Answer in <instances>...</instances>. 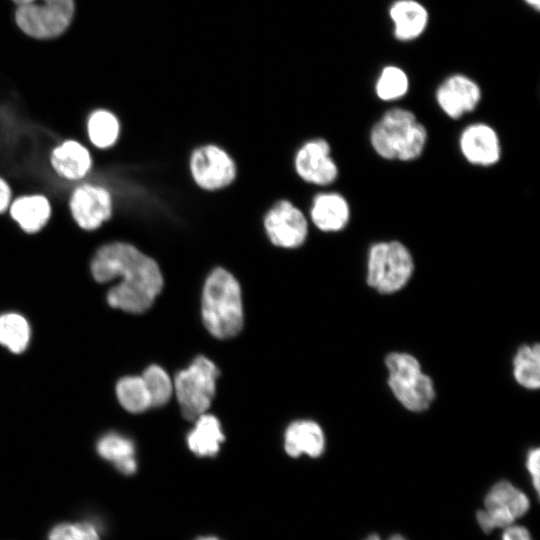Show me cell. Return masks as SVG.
I'll return each mask as SVG.
<instances>
[{
  "mask_svg": "<svg viewBox=\"0 0 540 540\" xmlns=\"http://www.w3.org/2000/svg\"><path fill=\"white\" fill-rule=\"evenodd\" d=\"M195 540H220V539L215 536H201Z\"/></svg>",
  "mask_w": 540,
  "mask_h": 540,
  "instance_id": "34",
  "label": "cell"
},
{
  "mask_svg": "<svg viewBox=\"0 0 540 540\" xmlns=\"http://www.w3.org/2000/svg\"><path fill=\"white\" fill-rule=\"evenodd\" d=\"M284 447L291 457H298L302 454L319 457L325 448L324 433L316 422L295 421L286 429Z\"/></svg>",
  "mask_w": 540,
  "mask_h": 540,
  "instance_id": "16",
  "label": "cell"
},
{
  "mask_svg": "<svg viewBox=\"0 0 540 540\" xmlns=\"http://www.w3.org/2000/svg\"><path fill=\"white\" fill-rule=\"evenodd\" d=\"M267 240L276 248H300L308 237V221L299 207L288 199L276 201L263 218Z\"/></svg>",
  "mask_w": 540,
  "mask_h": 540,
  "instance_id": "9",
  "label": "cell"
},
{
  "mask_svg": "<svg viewBox=\"0 0 540 540\" xmlns=\"http://www.w3.org/2000/svg\"><path fill=\"white\" fill-rule=\"evenodd\" d=\"M189 172L200 189L215 192L234 183L238 168L225 149L209 143L192 151L189 157Z\"/></svg>",
  "mask_w": 540,
  "mask_h": 540,
  "instance_id": "8",
  "label": "cell"
},
{
  "mask_svg": "<svg viewBox=\"0 0 540 540\" xmlns=\"http://www.w3.org/2000/svg\"><path fill=\"white\" fill-rule=\"evenodd\" d=\"M310 218L322 232L341 231L349 222V204L339 193H319L312 201Z\"/></svg>",
  "mask_w": 540,
  "mask_h": 540,
  "instance_id": "15",
  "label": "cell"
},
{
  "mask_svg": "<svg viewBox=\"0 0 540 540\" xmlns=\"http://www.w3.org/2000/svg\"><path fill=\"white\" fill-rule=\"evenodd\" d=\"M10 213L25 232L35 233L47 223L51 207L42 195L22 196L12 203Z\"/></svg>",
  "mask_w": 540,
  "mask_h": 540,
  "instance_id": "19",
  "label": "cell"
},
{
  "mask_svg": "<svg viewBox=\"0 0 540 540\" xmlns=\"http://www.w3.org/2000/svg\"><path fill=\"white\" fill-rule=\"evenodd\" d=\"M294 168L303 181L320 186L333 183L338 176L330 145L322 138L302 144L295 154Z\"/></svg>",
  "mask_w": 540,
  "mask_h": 540,
  "instance_id": "10",
  "label": "cell"
},
{
  "mask_svg": "<svg viewBox=\"0 0 540 540\" xmlns=\"http://www.w3.org/2000/svg\"><path fill=\"white\" fill-rule=\"evenodd\" d=\"M48 540H100L96 527L89 522L61 523L52 528Z\"/></svg>",
  "mask_w": 540,
  "mask_h": 540,
  "instance_id": "28",
  "label": "cell"
},
{
  "mask_svg": "<svg viewBox=\"0 0 540 540\" xmlns=\"http://www.w3.org/2000/svg\"><path fill=\"white\" fill-rule=\"evenodd\" d=\"M116 395L122 407L131 413H140L151 407L150 396L141 376L120 379L116 385Z\"/></svg>",
  "mask_w": 540,
  "mask_h": 540,
  "instance_id": "24",
  "label": "cell"
},
{
  "mask_svg": "<svg viewBox=\"0 0 540 540\" xmlns=\"http://www.w3.org/2000/svg\"><path fill=\"white\" fill-rule=\"evenodd\" d=\"M502 540H532V538L527 528L512 524L504 529Z\"/></svg>",
  "mask_w": 540,
  "mask_h": 540,
  "instance_id": "31",
  "label": "cell"
},
{
  "mask_svg": "<svg viewBox=\"0 0 540 540\" xmlns=\"http://www.w3.org/2000/svg\"><path fill=\"white\" fill-rule=\"evenodd\" d=\"M477 522L485 533L494 529H505L514 524L516 518L509 512L498 508H484L476 514Z\"/></svg>",
  "mask_w": 540,
  "mask_h": 540,
  "instance_id": "29",
  "label": "cell"
},
{
  "mask_svg": "<svg viewBox=\"0 0 540 540\" xmlns=\"http://www.w3.org/2000/svg\"><path fill=\"white\" fill-rule=\"evenodd\" d=\"M388 540H407L404 536L399 534L392 535Z\"/></svg>",
  "mask_w": 540,
  "mask_h": 540,
  "instance_id": "35",
  "label": "cell"
},
{
  "mask_svg": "<svg viewBox=\"0 0 540 540\" xmlns=\"http://www.w3.org/2000/svg\"><path fill=\"white\" fill-rule=\"evenodd\" d=\"M485 508H498L511 513L516 519L527 513L530 501L527 495L512 485L502 480L495 483L484 499Z\"/></svg>",
  "mask_w": 540,
  "mask_h": 540,
  "instance_id": "21",
  "label": "cell"
},
{
  "mask_svg": "<svg viewBox=\"0 0 540 540\" xmlns=\"http://www.w3.org/2000/svg\"><path fill=\"white\" fill-rule=\"evenodd\" d=\"M141 377L149 393L151 406H162L169 401L174 388L169 375L163 368L151 365Z\"/></svg>",
  "mask_w": 540,
  "mask_h": 540,
  "instance_id": "27",
  "label": "cell"
},
{
  "mask_svg": "<svg viewBox=\"0 0 540 540\" xmlns=\"http://www.w3.org/2000/svg\"><path fill=\"white\" fill-rule=\"evenodd\" d=\"M528 6L532 7L536 11L540 8V0H523Z\"/></svg>",
  "mask_w": 540,
  "mask_h": 540,
  "instance_id": "33",
  "label": "cell"
},
{
  "mask_svg": "<svg viewBox=\"0 0 540 540\" xmlns=\"http://www.w3.org/2000/svg\"><path fill=\"white\" fill-rule=\"evenodd\" d=\"M97 451L121 473L131 475L136 472L135 446L131 439L118 433H108L98 441Z\"/></svg>",
  "mask_w": 540,
  "mask_h": 540,
  "instance_id": "20",
  "label": "cell"
},
{
  "mask_svg": "<svg viewBox=\"0 0 540 540\" xmlns=\"http://www.w3.org/2000/svg\"><path fill=\"white\" fill-rule=\"evenodd\" d=\"M70 209L73 218L82 229L94 230L110 218L111 196L103 187L84 184L73 192Z\"/></svg>",
  "mask_w": 540,
  "mask_h": 540,
  "instance_id": "11",
  "label": "cell"
},
{
  "mask_svg": "<svg viewBox=\"0 0 540 540\" xmlns=\"http://www.w3.org/2000/svg\"><path fill=\"white\" fill-rule=\"evenodd\" d=\"M119 122L114 114L97 110L88 120V134L91 142L99 148L112 146L119 135Z\"/></svg>",
  "mask_w": 540,
  "mask_h": 540,
  "instance_id": "25",
  "label": "cell"
},
{
  "mask_svg": "<svg viewBox=\"0 0 540 540\" xmlns=\"http://www.w3.org/2000/svg\"><path fill=\"white\" fill-rule=\"evenodd\" d=\"M30 327L27 320L17 313L0 315V344L13 353L23 352L29 343Z\"/></svg>",
  "mask_w": 540,
  "mask_h": 540,
  "instance_id": "23",
  "label": "cell"
},
{
  "mask_svg": "<svg viewBox=\"0 0 540 540\" xmlns=\"http://www.w3.org/2000/svg\"><path fill=\"white\" fill-rule=\"evenodd\" d=\"M413 258L398 241L379 242L371 246L367 260V284L382 294L402 289L412 276Z\"/></svg>",
  "mask_w": 540,
  "mask_h": 540,
  "instance_id": "4",
  "label": "cell"
},
{
  "mask_svg": "<svg viewBox=\"0 0 540 540\" xmlns=\"http://www.w3.org/2000/svg\"><path fill=\"white\" fill-rule=\"evenodd\" d=\"M16 22L27 35L46 39L60 35L69 26L74 0H13Z\"/></svg>",
  "mask_w": 540,
  "mask_h": 540,
  "instance_id": "7",
  "label": "cell"
},
{
  "mask_svg": "<svg viewBox=\"0 0 540 540\" xmlns=\"http://www.w3.org/2000/svg\"><path fill=\"white\" fill-rule=\"evenodd\" d=\"M224 439L220 421L214 415L204 413L195 419V425L187 435V444L195 455L212 457L219 452Z\"/></svg>",
  "mask_w": 540,
  "mask_h": 540,
  "instance_id": "18",
  "label": "cell"
},
{
  "mask_svg": "<svg viewBox=\"0 0 540 540\" xmlns=\"http://www.w3.org/2000/svg\"><path fill=\"white\" fill-rule=\"evenodd\" d=\"M480 99L479 85L463 74L449 76L436 90V101L439 107L452 119H458L463 114L473 111Z\"/></svg>",
  "mask_w": 540,
  "mask_h": 540,
  "instance_id": "12",
  "label": "cell"
},
{
  "mask_svg": "<svg viewBox=\"0 0 540 540\" xmlns=\"http://www.w3.org/2000/svg\"><path fill=\"white\" fill-rule=\"evenodd\" d=\"M364 540H381L377 534H370Z\"/></svg>",
  "mask_w": 540,
  "mask_h": 540,
  "instance_id": "36",
  "label": "cell"
},
{
  "mask_svg": "<svg viewBox=\"0 0 540 540\" xmlns=\"http://www.w3.org/2000/svg\"><path fill=\"white\" fill-rule=\"evenodd\" d=\"M427 141V130L413 112L392 108L371 129L370 142L384 159L411 161L418 158Z\"/></svg>",
  "mask_w": 540,
  "mask_h": 540,
  "instance_id": "3",
  "label": "cell"
},
{
  "mask_svg": "<svg viewBox=\"0 0 540 540\" xmlns=\"http://www.w3.org/2000/svg\"><path fill=\"white\" fill-rule=\"evenodd\" d=\"M218 375L215 364L204 356L196 357L188 368L176 375L173 388L186 419L195 420L206 413L215 394Z\"/></svg>",
  "mask_w": 540,
  "mask_h": 540,
  "instance_id": "6",
  "label": "cell"
},
{
  "mask_svg": "<svg viewBox=\"0 0 540 540\" xmlns=\"http://www.w3.org/2000/svg\"><path fill=\"white\" fill-rule=\"evenodd\" d=\"M459 144L463 156L472 164L491 166L500 159L498 135L492 127L484 123L467 126L461 133Z\"/></svg>",
  "mask_w": 540,
  "mask_h": 540,
  "instance_id": "13",
  "label": "cell"
},
{
  "mask_svg": "<svg viewBox=\"0 0 540 540\" xmlns=\"http://www.w3.org/2000/svg\"><path fill=\"white\" fill-rule=\"evenodd\" d=\"M51 164L64 178L76 180L90 170L92 160L89 151L74 140H67L52 151Z\"/></svg>",
  "mask_w": 540,
  "mask_h": 540,
  "instance_id": "17",
  "label": "cell"
},
{
  "mask_svg": "<svg viewBox=\"0 0 540 540\" xmlns=\"http://www.w3.org/2000/svg\"><path fill=\"white\" fill-rule=\"evenodd\" d=\"M201 314L207 330L219 339L236 336L242 329L241 286L227 269L215 267L208 274L202 290Z\"/></svg>",
  "mask_w": 540,
  "mask_h": 540,
  "instance_id": "2",
  "label": "cell"
},
{
  "mask_svg": "<svg viewBox=\"0 0 540 540\" xmlns=\"http://www.w3.org/2000/svg\"><path fill=\"white\" fill-rule=\"evenodd\" d=\"M514 377L516 381L527 389H537L540 385V348L536 343L533 346H521L514 358Z\"/></svg>",
  "mask_w": 540,
  "mask_h": 540,
  "instance_id": "22",
  "label": "cell"
},
{
  "mask_svg": "<svg viewBox=\"0 0 540 540\" xmlns=\"http://www.w3.org/2000/svg\"><path fill=\"white\" fill-rule=\"evenodd\" d=\"M409 89L406 72L395 65L385 66L376 81L375 91L379 99L393 101L403 97Z\"/></svg>",
  "mask_w": 540,
  "mask_h": 540,
  "instance_id": "26",
  "label": "cell"
},
{
  "mask_svg": "<svg viewBox=\"0 0 540 540\" xmlns=\"http://www.w3.org/2000/svg\"><path fill=\"white\" fill-rule=\"evenodd\" d=\"M11 200V189L4 179L0 177V213L5 211Z\"/></svg>",
  "mask_w": 540,
  "mask_h": 540,
  "instance_id": "32",
  "label": "cell"
},
{
  "mask_svg": "<svg viewBox=\"0 0 540 540\" xmlns=\"http://www.w3.org/2000/svg\"><path fill=\"white\" fill-rule=\"evenodd\" d=\"M91 272L99 283L121 278L107 293V302L128 313L147 311L164 285L156 260L127 242L101 246L91 261Z\"/></svg>",
  "mask_w": 540,
  "mask_h": 540,
  "instance_id": "1",
  "label": "cell"
},
{
  "mask_svg": "<svg viewBox=\"0 0 540 540\" xmlns=\"http://www.w3.org/2000/svg\"><path fill=\"white\" fill-rule=\"evenodd\" d=\"M389 386L408 410L420 412L427 409L435 396L433 382L424 374L418 360L407 353H391L385 360Z\"/></svg>",
  "mask_w": 540,
  "mask_h": 540,
  "instance_id": "5",
  "label": "cell"
},
{
  "mask_svg": "<svg viewBox=\"0 0 540 540\" xmlns=\"http://www.w3.org/2000/svg\"><path fill=\"white\" fill-rule=\"evenodd\" d=\"M539 448L530 450L526 459V468L532 478L534 489L539 493Z\"/></svg>",
  "mask_w": 540,
  "mask_h": 540,
  "instance_id": "30",
  "label": "cell"
},
{
  "mask_svg": "<svg viewBox=\"0 0 540 540\" xmlns=\"http://www.w3.org/2000/svg\"><path fill=\"white\" fill-rule=\"evenodd\" d=\"M389 17L394 37L403 42L420 37L429 22L426 7L416 0H396L389 8Z\"/></svg>",
  "mask_w": 540,
  "mask_h": 540,
  "instance_id": "14",
  "label": "cell"
}]
</instances>
